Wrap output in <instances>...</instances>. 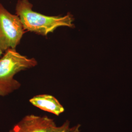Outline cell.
I'll return each instance as SVG.
<instances>
[{
    "label": "cell",
    "mask_w": 132,
    "mask_h": 132,
    "mask_svg": "<svg viewBox=\"0 0 132 132\" xmlns=\"http://www.w3.org/2000/svg\"><path fill=\"white\" fill-rule=\"evenodd\" d=\"M28 0H18L15 7L24 30L43 36L53 32L60 27L73 28V18L70 13L64 16H51L37 12Z\"/></svg>",
    "instance_id": "obj_1"
},
{
    "label": "cell",
    "mask_w": 132,
    "mask_h": 132,
    "mask_svg": "<svg viewBox=\"0 0 132 132\" xmlns=\"http://www.w3.org/2000/svg\"><path fill=\"white\" fill-rule=\"evenodd\" d=\"M80 125H77L73 127H70V122L67 120L61 126H59L56 132H79Z\"/></svg>",
    "instance_id": "obj_6"
},
{
    "label": "cell",
    "mask_w": 132,
    "mask_h": 132,
    "mask_svg": "<svg viewBox=\"0 0 132 132\" xmlns=\"http://www.w3.org/2000/svg\"><path fill=\"white\" fill-rule=\"evenodd\" d=\"M30 103L42 110L59 116L64 112L61 104L53 96L50 94H40L29 100Z\"/></svg>",
    "instance_id": "obj_5"
},
{
    "label": "cell",
    "mask_w": 132,
    "mask_h": 132,
    "mask_svg": "<svg viewBox=\"0 0 132 132\" xmlns=\"http://www.w3.org/2000/svg\"><path fill=\"white\" fill-rule=\"evenodd\" d=\"M3 52H4L0 48V57L1 56V55L3 54Z\"/></svg>",
    "instance_id": "obj_7"
},
{
    "label": "cell",
    "mask_w": 132,
    "mask_h": 132,
    "mask_svg": "<svg viewBox=\"0 0 132 132\" xmlns=\"http://www.w3.org/2000/svg\"><path fill=\"white\" fill-rule=\"evenodd\" d=\"M25 32L18 16L11 13L0 3V48L15 49Z\"/></svg>",
    "instance_id": "obj_3"
},
{
    "label": "cell",
    "mask_w": 132,
    "mask_h": 132,
    "mask_svg": "<svg viewBox=\"0 0 132 132\" xmlns=\"http://www.w3.org/2000/svg\"><path fill=\"white\" fill-rule=\"evenodd\" d=\"M37 65L33 58H29L10 48L0 59V96H5L18 90L21 84L14 78L21 71L30 69Z\"/></svg>",
    "instance_id": "obj_2"
},
{
    "label": "cell",
    "mask_w": 132,
    "mask_h": 132,
    "mask_svg": "<svg viewBox=\"0 0 132 132\" xmlns=\"http://www.w3.org/2000/svg\"><path fill=\"white\" fill-rule=\"evenodd\" d=\"M59 126L46 116L29 114L15 125L10 132H56Z\"/></svg>",
    "instance_id": "obj_4"
}]
</instances>
